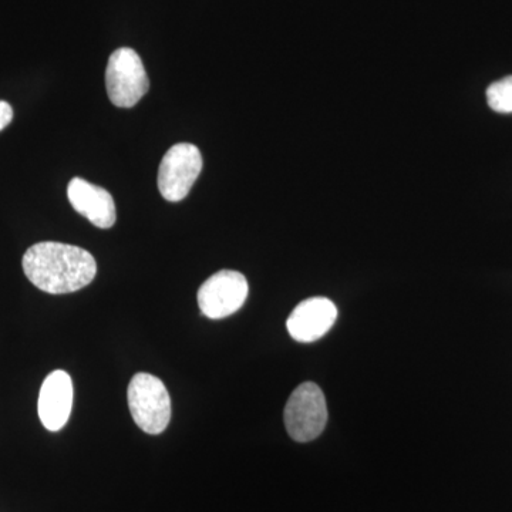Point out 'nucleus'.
<instances>
[{"mask_svg":"<svg viewBox=\"0 0 512 512\" xmlns=\"http://www.w3.org/2000/svg\"><path fill=\"white\" fill-rule=\"evenodd\" d=\"M23 271L40 291L63 295L80 291L96 278L97 264L86 249L60 242H39L23 256Z\"/></svg>","mask_w":512,"mask_h":512,"instance_id":"nucleus-1","label":"nucleus"},{"mask_svg":"<svg viewBox=\"0 0 512 512\" xmlns=\"http://www.w3.org/2000/svg\"><path fill=\"white\" fill-rule=\"evenodd\" d=\"M128 407L138 427L147 434L163 433L171 420V399L158 377L137 373L128 384Z\"/></svg>","mask_w":512,"mask_h":512,"instance_id":"nucleus-2","label":"nucleus"},{"mask_svg":"<svg viewBox=\"0 0 512 512\" xmlns=\"http://www.w3.org/2000/svg\"><path fill=\"white\" fill-rule=\"evenodd\" d=\"M284 419L289 436L298 443L318 439L328 423V404L318 384L302 383L293 390Z\"/></svg>","mask_w":512,"mask_h":512,"instance_id":"nucleus-3","label":"nucleus"},{"mask_svg":"<svg viewBox=\"0 0 512 512\" xmlns=\"http://www.w3.org/2000/svg\"><path fill=\"white\" fill-rule=\"evenodd\" d=\"M106 86L111 103L124 109L136 106L146 96L150 82L136 50L121 47L111 53L106 70Z\"/></svg>","mask_w":512,"mask_h":512,"instance_id":"nucleus-4","label":"nucleus"},{"mask_svg":"<svg viewBox=\"0 0 512 512\" xmlns=\"http://www.w3.org/2000/svg\"><path fill=\"white\" fill-rule=\"evenodd\" d=\"M202 171L201 151L194 144H175L165 153L158 170V190L165 200L183 201Z\"/></svg>","mask_w":512,"mask_h":512,"instance_id":"nucleus-5","label":"nucleus"},{"mask_svg":"<svg viewBox=\"0 0 512 512\" xmlns=\"http://www.w3.org/2000/svg\"><path fill=\"white\" fill-rule=\"evenodd\" d=\"M247 278L237 271H220L208 278L198 291L201 313L210 319L234 315L247 301Z\"/></svg>","mask_w":512,"mask_h":512,"instance_id":"nucleus-6","label":"nucleus"},{"mask_svg":"<svg viewBox=\"0 0 512 512\" xmlns=\"http://www.w3.org/2000/svg\"><path fill=\"white\" fill-rule=\"evenodd\" d=\"M338 318L335 303L328 298H311L299 303L286 322L296 342L311 343L325 336Z\"/></svg>","mask_w":512,"mask_h":512,"instance_id":"nucleus-7","label":"nucleus"},{"mask_svg":"<svg viewBox=\"0 0 512 512\" xmlns=\"http://www.w3.org/2000/svg\"><path fill=\"white\" fill-rule=\"evenodd\" d=\"M73 407L72 377L55 370L46 377L39 394V417L49 431H59L69 421Z\"/></svg>","mask_w":512,"mask_h":512,"instance_id":"nucleus-8","label":"nucleus"},{"mask_svg":"<svg viewBox=\"0 0 512 512\" xmlns=\"http://www.w3.org/2000/svg\"><path fill=\"white\" fill-rule=\"evenodd\" d=\"M67 197L74 210L87 218L94 227L109 229L116 224V204L109 191L83 180L73 178L67 187Z\"/></svg>","mask_w":512,"mask_h":512,"instance_id":"nucleus-9","label":"nucleus"},{"mask_svg":"<svg viewBox=\"0 0 512 512\" xmlns=\"http://www.w3.org/2000/svg\"><path fill=\"white\" fill-rule=\"evenodd\" d=\"M487 101L497 113H512V76L491 84L487 89Z\"/></svg>","mask_w":512,"mask_h":512,"instance_id":"nucleus-10","label":"nucleus"},{"mask_svg":"<svg viewBox=\"0 0 512 512\" xmlns=\"http://www.w3.org/2000/svg\"><path fill=\"white\" fill-rule=\"evenodd\" d=\"M13 109L8 101L0 100V131L5 130L6 127L12 123Z\"/></svg>","mask_w":512,"mask_h":512,"instance_id":"nucleus-11","label":"nucleus"}]
</instances>
